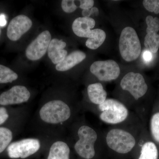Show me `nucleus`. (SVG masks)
<instances>
[{
	"label": "nucleus",
	"mask_w": 159,
	"mask_h": 159,
	"mask_svg": "<svg viewBox=\"0 0 159 159\" xmlns=\"http://www.w3.org/2000/svg\"><path fill=\"white\" fill-rule=\"evenodd\" d=\"M107 146L118 153H128L137 145L135 137L131 133L123 129L114 128L108 131L106 136Z\"/></svg>",
	"instance_id": "obj_1"
},
{
	"label": "nucleus",
	"mask_w": 159,
	"mask_h": 159,
	"mask_svg": "<svg viewBox=\"0 0 159 159\" xmlns=\"http://www.w3.org/2000/svg\"><path fill=\"white\" fill-rule=\"evenodd\" d=\"M100 112L99 117L102 122L111 125H116L127 119L128 109L122 102L114 99H107L103 103L98 106Z\"/></svg>",
	"instance_id": "obj_2"
},
{
	"label": "nucleus",
	"mask_w": 159,
	"mask_h": 159,
	"mask_svg": "<svg viewBox=\"0 0 159 159\" xmlns=\"http://www.w3.org/2000/svg\"><path fill=\"white\" fill-rule=\"evenodd\" d=\"M120 54L124 60L128 62L134 61L139 57L141 53V44L135 30L130 27L123 29L119 41Z\"/></svg>",
	"instance_id": "obj_3"
},
{
	"label": "nucleus",
	"mask_w": 159,
	"mask_h": 159,
	"mask_svg": "<svg viewBox=\"0 0 159 159\" xmlns=\"http://www.w3.org/2000/svg\"><path fill=\"white\" fill-rule=\"evenodd\" d=\"M40 117L44 122L57 124L66 121L71 116L69 106L61 100H54L46 103L41 108Z\"/></svg>",
	"instance_id": "obj_4"
},
{
	"label": "nucleus",
	"mask_w": 159,
	"mask_h": 159,
	"mask_svg": "<svg viewBox=\"0 0 159 159\" xmlns=\"http://www.w3.org/2000/svg\"><path fill=\"white\" fill-rule=\"evenodd\" d=\"M79 139L74 148L80 156L85 159L93 158L96 154L95 145L98 139L97 132L88 125L80 126L77 132Z\"/></svg>",
	"instance_id": "obj_5"
},
{
	"label": "nucleus",
	"mask_w": 159,
	"mask_h": 159,
	"mask_svg": "<svg viewBox=\"0 0 159 159\" xmlns=\"http://www.w3.org/2000/svg\"><path fill=\"white\" fill-rule=\"evenodd\" d=\"M120 86L122 90L127 91L136 100L144 97L148 87L142 74L129 72L121 80Z\"/></svg>",
	"instance_id": "obj_6"
},
{
	"label": "nucleus",
	"mask_w": 159,
	"mask_h": 159,
	"mask_svg": "<svg viewBox=\"0 0 159 159\" xmlns=\"http://www.w3.org/2000/svg\"><path fill=\"white\" fill-rule=\"evenodd\" d=\"M90 70L92 74L102 81L115 80L120 73L119 66L112 60L95 61L91 66Z\"/></svg>",
	"instance_id": "obj_7"
},
{
	"label": "nucleus",
	"mask_w": 159,
	"mask_h": 159,
	"mask_svg": "<svg viewBox=\"0 0 159 159\" xmlns=\"http://www.w3.org/2000/svg\"><path fill=\"white\" fill-rule=\"evenodd\" d=\"M40 144L37 139H27L13 142L7 149L11 158H26L39 150Z\"/></svg>",
	"instance_id": "obj_8"
},
{
	"label": "nucleus",
	"mask_w": 159,
	"mask_h": 159,
	"mask_svg": "<svg viewBox=\"0 0 159 159\" xmlns=\"http://www.w3.org/2000/svg\"><path fill=\"white\" fill-rule=\"evenodd\" d=\"M51 38V34L48 31L46 30L40 33L26 49L27 58L32 61L42 58L48 51Z\"/></svg>",
	"instance_id": "obj_9"
},
{
	"label": "nucleus",
	"mask_w": 159,
	"mask_h": 159,
	"mask_svg": "<svg viewBox=\"0 0 159 159\" xmlns=\"http://www.w3.org/2000/svg\"><path fill=\"white\" fill-rule=\"evenodd\" d=\"M147 28L146 31L144 45L148 51L152 53H156L159 48V19L148 16L146 18Z\"/></svg>",
	"instance_id": "obj_10"
},
{
	"label": "nucleus",
	"mask_w": 159,
	"mask_h": 159,
	"mask_svg": "<svg viewBox=\"0 0 159 159\" xmlns=\"http://www.w3.org/2000/svg\"><path fill=\"white\" fill-rule=\"evenodd\" d=\"M31 20L24 15H20L11 20L7 29V35L9 39L16 41L26 33L32 26Z\"/></svg>",
	"instance_id": "obj_11"
},
{
	"label": "nucleus",
	"mask_w": 159,
	"mask_h": 159,
	"mask_svg": "<svg viewBox=\"0 0 159 159\" xmlns=\"http://www.w3.org/2000/svg\"><path fill=\"white\" fill-rule=\"evenodd\" d=\"M31 96L25 87L16 85L4 92L0 96V104L2 105L20 104L27 102Z\"/></svg>",
	"instance_id": "obj_12"
},
{
	"label": "nucleus",
	"mask_w": 159,
	"mask_h": 159,
	"mask_svg": "<svg viewBox=\"0 0 159 159\" xmlns=\"http://www.w3.org/2000/svg\"><path fill=\"white\" fill-rule=\"evenodd\" d=\"M66 43L62 40L53 39L51 40L48 48V55L54 64L62 61L67 56L68 52L64 50Z\"/></svg>",
	"instance_id": "obj_13"
},
{
	"label": "nucleus",
	"mask_w": 159,
	"mask_h": 159,
	"mask_svg": "<svg viewBox=\"0 0 159 159\" xmlns=\"http://www.w3.org/2000/svg\"><path fill=\"white\" fill-rule=\"evenodd\" d=\"M95 20L91 17H79L74 20L72 29L74 34L80 37L88 38L90 35L91 30L95 27Z\"/></svg>",
	"instance_id": "obj_14"
},
{
	"label": "nucleus",
	"mask_w": 159,
	"mask_h": 159,
	"mask_svg": "<svg viewBox=\"0 0 159 159\" xmlns=\"http://www.w3.org/2000/svg\"><path fill=\"white\" fill-rule=\"evenodd\" d=\"M86 55L81 51H75L67 55L61 62L56 66L58 71H66L72 69L85 59Z\"/></svg>",
	"instance_id": "obj_15"
},
{
	"label": "nucleus",
	"mask_w": 159,
	"mask_h": 159,
	"mask_svg": "<svg viewBox=\"0 0 159 159\" xmlns=\"http://www.w3.org/2000/svg\"><path fill=\"white\" fill-rule=\"evenodd\" d=\"M87 92L89 99L94 104L100 105L106 100L107 93L100 83L89 84Z\"/></svg>",
	"instance_id": "obj_16"
},
{
	"label": "nucleus",
	"mask_w": 159,
	"mask_h": 159,
	"mask_svg": "<svg viewBox=\"0 0 159 159\" xmlns=\"http://www.w3.org/2000/svg\"><path fill=\"white\" fill-rule=\"evenodd\" d=\"M70 149L65 142L58 141L51 145L48 159H70Z\"/></svg>",
	"instance_id": "obj_17"
},
{
	"label": "nucleus",
	"mask_w": 159,
	"mask_h": 159,
	"mask_svg": "<svg viewBox=\"0 0 159 159\" xmlns=\"http://www.w3.org/2000/svg\"><path fill=\"white\" fill-rule=\"evenodd\" d=\"M106 38L105 31L100 29L91 30L90 37L86 42L85 44L89 48L96 50L103 43Z\"/></svg>",
	"instance_id": "obj_18"
},
{
	"label": "nucleus",
	"mask_w": 159,
	"mask_h": 159,
	"mask_svg": "<svg viewBox=\"0 0 159 159\" xmlns=\"http://www.w3.org/2000/svg\"><path fill=\"white\" fill-rule=\"evenodd\" d=\"M158 150L156 143L146 141L142 144L139 159H158Z\"/></svg>",
	"instance_id": "obj_19"
},
{
	"label": "nucleus",
	"mask_w": 159,
	"mask_h": 159,
	"mask_svg": "<svg viewBox=\"0 0 159 159\" xmlns=\"http://www.w3.org/2000/svg\"><path fill=\"white\" fill-rule=\"evenodd\" d=\"M150 131L155 143L159 145V111L152 114L150 121Z\"/></svg>",
	"instance_id": "obj_20"
},
{
	"label": "nucleus",
	"mask_w": 159,
	"mask_h": 159,
	"mask_svg": "<svg viewBox=\"0 0 159 159\" xmlns=\"http://www.w3.org/2000/svg\"><path fill=\"white\" fill-rule=\"evenodd\" d=\"M18 75L6 66L0 65V84L11 83L18 78Z\"/></svg>",
	"instance_id": "obj_21"
},
{
	"label": "nucleus",
	"mask_w": 159,
	"mask_h": 159,
	"mask_svg": "<svg viewBox=\"0 0 159 159\" xmlns=\"http://www.w3.org/2000/svg\"><path fill=\"white\" fill-rule=\"evenodd\" d=\"M12 139V134L10 129L0 127V153L6 149Z\"/></svg>",
	"instance_id": "obj_22"
},
{
	"label": "nucleus",
	"mask_w": 159,
	"mask_h": 159,
	"mask_svg": "<svg viewBox=\"0 0 159 159\" xmlns=\"http://www.w3.org/2000/svg\"><path fill=\"white\" fill-rule=\"evenodd\" d=\"M143 5L147 11L159 14V0H144Z\"/></svg>",
	"instance_id": "obj_23"
},
{
	"label": "nucleus",
	"mask_w": 159,
	"mask_h": 159,
	"mask_svg": "<svg viewBox=\"0 0 159 159\" xmlns=\"http://www.w3.org/2000/svg\"><path fill=\"white\" fill-rule=\"evenodd\" d=\"M61 7L63 10L67 13L74 12L77 9V6L75 1L73 0H63L61 2Z\"/></svg>",
	"instance_id": "obj_24"
},
{
	"label": "nucleus",
	"mask_w": 159,
	"mask_h": 159,
	"mask_svg": "<svg viewBox=\"0 0 159 159\" xmlns=\"http://www.w3.org/2000/svg\"><path fill=\"white\" fill-rule=\"evenodd\" d=\"M80 8L84 9H92L93 6L94 1L93 0H81L79 1Z\"/></svg>",
	"instance_id": "obj_25"
},
{
	"label": "nucleus",
	"mask_w": 159,
	"mask_h": 159,
	"mask_svg": "<svg viewBox=\"0 0 159 159\" xmlns=\"http://www.w3.org/2000/svg\"><path fill=\"white\" fill-rule=\"evenodd\" d=\"M9 117V115L5 107H0V125L4 123Z\"/></svg>",
	"instance_id": "obj_26"
},
{
	"label": "nucleus",
	"mask_w": 159,
	"mask_h": 159,
	"mask_svg": "<svg viewBox=\"0 0 159 159\" xmlns=\"http://www.w3.org/2000/svg\"><path fill=\"white\" fill-rule=\"evenodd\" d=\"M143 57L145 61H147V62L150 61L152 58L151 52L148 51H145L143 53Z\"/></svg>",
	"instance_id": "obj_27"
},
{
	"label": "nucleus",
	"mask_w": 159,
	"mask_h": 159,
	"mask_svg": "<svg viewBox=\"0 0 159 159\" xmlns=\"http://www.w3.org/2000/svg\"><path fill=\"white\" fill-rule=\"evenodd\" d=\"M7 24L6 16L4 14L0 15V26L4 27Z\"/></svg>",
	"instance_id": "obj_28"
},
{
	"label": "nucleus",
	"mask_w": 159,
	"mask_h": 159,
	"mask_svg": "<svg viewBox=\"0 0 159 159\" xmlns=\"http://www.w3.org/2000/svg\"><path fill=\"white\" fill-rule=\"evenodd\" d=\"M91 15L93 16H98L99 14V9L96 7H93L92 9H90Z\"/></svg>",
	"instance_id": "obj_29"
},
{
	"label": "nucleus",
	"mask_w": 159,
	"mask_h": 159,
	"mask_svg": "<svg viewBox=\"0 0 159 159\" xmlns=\"http://www.w3.org/2000/svg\"><path fill=\"white\" fill-rule=\"evenodd\" d=\"M82 14L84 17H90V16H91L90 9L83 10Z\"/></svg>",
	"instance_id": "obj_30"
},
{
	"label": "nucleus",
	"mask_w": 159,
	"mask_h": 159,
	"mask_svg": "<svg viewBox=\"0 0 159 159\" xmlns=\"http://www.w3.org/2000/svg\"><path fill=\"white\" fill-rule=\"evenodd\" d=\"M1 29H0V34H1Z\"/></svg>",
	"instance_id": "obj_31"
}]
</instances>
